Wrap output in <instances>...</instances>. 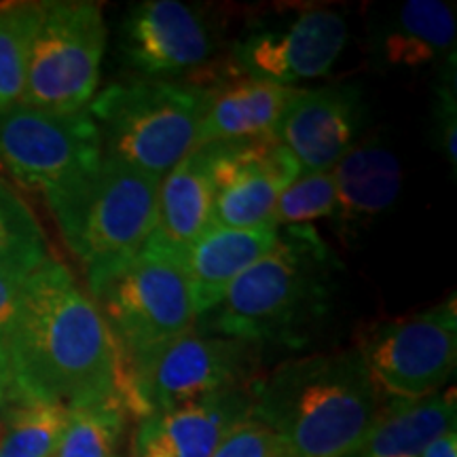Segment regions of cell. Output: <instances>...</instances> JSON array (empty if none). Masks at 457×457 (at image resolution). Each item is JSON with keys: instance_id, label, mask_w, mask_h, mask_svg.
<instances>
[{"instance_id": "4316f807", "label": "cell", "mask_w": 457, "mask_h": 457, "mask_svg": "<svg viewBox=\"0 0 457 457\" xmlns=\"http://www.w3.org/2000/svg\"><path fill=\"white\" fill-rule=\"evenodd\" d=\"M455 54L438 66V79L434 85L432 114H434V129H436V145L441 146L443 155L451 163V168H457V72H455Z\"/></svg>"}, {"instance_id": "e0dca14e", "label": "cell", "mask_w": 457, "mask_h": 457, "mask_svg": "<svg viewBox=\"0 0 457 457\" xmlns=\"http://www.w3.org/2000/svg\"><path fill=\"white\" fill-rule=\"evenodd\" d=\"M205 89L208 102L197 146L273 138L286 106L299 94V87H282L239 74L220 77Z\"/></svg>"}, {"instance_id": "5b68a950", "label": "cell", "mask_w": 457, "mask_h": 457, "mask_svg": "<svg viewBox=\"0 0 457 457\" xmlns=\"http://www.w3.org/2000/svg\"><path fill=\"white\" fill-rule=\"evenodd\" d=\"M157 193L155 176L104 155L89 179L47 205L66 245L94 276L145 248L157 225Z\"/></svg>"}, {"instance_id": "d4e9b609", "label": "cell", "mask_w": 457, "mask_h": 457, "mask_svg": "<svg viewBox=\"0 0 457 457\" xmlns=\"http://www.w3.org/2000/svg\"><path fill=\"white\" fill-rule=\"evenodd\" d=\"M68 407L54 403L15 404L3 413L0 457H54Z\"/></svg>"}, {"instance_id": "ffe728a7", "label": "cell", "mask_w": 457, "mask_h": 457, "mask_svg": "<svg viewBox=\"0 0 457 457\" xmlns=\"http://www.w3.org/2000/svg\"><path fill=\"white\" fill-rule=\"evenodd\" d=\"M278 231H250L212 225L202 237L171 254L185 271L202 318L222 299L227 288L271 250Z\"/></svg>"}, {"instance_id": "6da1fadb", "label": "cell", "mask_w": 457, "mask_h": 457, "mask_svg": "<svg viewBox=\"0 0 457 457\" xmlns=\"http://www.w3.org/2000/svg\"><path fill=\"white\" fill-rule=\"evenodd\" d=\"M125 358L104 318L54 256L26 279L9 345L15 404L121 398ZM123 400V398H121Z\"/></svg>"}, {"instance_id": "f1b7e54d", "label": "cell", "mask_w": 457, "mask_h": 457, "mask_svg": "<svg viewBox=\"0 0 457 457\" xmlns=\"http://www.w3.org/2000/svg\"><path fill=\"white\" fill-rule=\"evenodd\" d=\"M26 279L24 273H0V381L9 387V345Z\"/></svg>"}, {"instance_id": "8992f818", "label": "cell", "mask_w": 457, "mask_h": 457, "mask_svg": "<svg viewBox=\"0 0 457 457\" xmlns=\"http://www.w3.org/2000/svg\"><path fill=\"white\" fill-rule=\"evenodd\" d=\"M256 347L254 343L191 328L125 358V411L140 421L193 400L250 386L259 367Z\"/></svg>"}, {"instance_id": "7c38bea8", "label": "cell", "mask_w": 457, "mask_h": 457, "mask_svg": "<svg viewBox=\"0 0 457 457\" xmlns=\"http://www.w3.org/2000/svg\"><path fill=\"white\" fill-rule=\"evenodd\" d=\"M214 225L250 231H278L276 204L301 176L296 159L279 140L212 145Z\"/></svg>"}, {"instance_id": "277c9868", "label": "cell", "mask_w": 457, "mask_h": 457, "mask_svg": "<svg viewBox=\"0 0 457 457\" xmlns=\"http://www.w3.org/2000/svg\"><path fill=\"white\" fill-rule=\"evenodd\" d=\"M208 89L191 81L114 83L87 106L104 155L162 180L197 146Z\"/></svg>"}, {"instance_id": "2e32d148", "label": "cell", "mask_w": 457, "mask_h": 457, "mask_svg": "<svg viewBox=\"0 0 457 457\" xmlns=\"http://www.w3.org/2000/svg\"><path fill=\"white\" fill-rule=\"evenodd\" d=\"M455 4L445 0H407L381 15L373 26L370 51L386 71H415L455 54Z\"/></svg>"}, {"instance_id": "9c48e42d", "label": "cell", "mask_w": 457, "mask_h": 457, "mask_svg": "<svg viewBox=\"0 0 457 457\" xmlns=\"http://www.w3.org/2000/svg\"><path fill=\"white\" fill-rule=\"evenodd\" d=\"M106 37L100 3H43L20 104L54 112L85 111L98 89Z\"/></svg>"}, {"instance_id": "f546056e", "label": "cell", "mask_w": 457, "mask_h": 457, "mask_svg": "<svg viewBox=\"0 0 457 457\" xmlns=\"http://www.w3.org/2000/svg\"><path fill=\"white\" fill-rule=\"evenodd\" d=\"M421 457H457V434L449 430L428 445Z\"/></svg>"}, {"instance_id": "484cf974", "label": "cell", "mask_w": 457, "mask_h": 457, "mask_svg": "<svg viewBox=\"0 0 457 457\" xmlns=\"http://www.w3.org/2000/svg\"><path fill=\"white\" fill-rule=\"evenodd\" d=\"M335 180L330 171H301L296 180L284 188L276 204V228L310 227L312 222L333 219Z\"/></svg>"}, {"instance_id": "83f0119b", "label": "cell", "mask_w": 457, "mask_h": 457, "mask_svg": "<svg viewBox=\"0 0 457 457\" xmlns=\"http://www.w3.org/2000/svg\"><path fill=\"white\" fill-rule=\"evenodd\" d=\"M212 457H278V443L270 428L250 415L227 434Z\"/></svg>"}, {"instance_id": "cb8c5ba5", "label": "cell", "mask_w": 457, "mask_h": 457, "mask_svg": "<svg viewBox=\"0 0 457 457\" xmlns=\"http://www.w3.org/2000/svg\"><path fill=\"white\" fill-rule=\"evenodd\" d=\"M43 3H13L0 7V114L20 104L24 96L34 34Z\"/></svg>"}, {"instance_id": "d6986e66", "label": "cell", "mask_w": 457, "mask_h": 457, "mask_svg": "<svg viewBox=\"0 0 457 457\" xmlns=\"http://www.w3.org/2000/svg\"><path fill=\"white\" fill-rule=\"evenodd\" d=\"M330 176L337 197L333 219L345 236L387 212L403 187L398 157L381 140L356 142L330 170Z\"/></svg>"}, {"instance_id": "8fae6325", "label": "cell", "mask_w": 457, "mask_h": 457, "mask_svg": "<svg viewBox=\"0 0 457 457\" xmlns=\"http://www.w3.org/2000/svg\"><path fill=\"white\" fill-rule=\"evenodd\" d=\"M347 37L350 28L339 11L303 9L279 21L245 28L231 47V68L239 77L295 87L330 72Z\"/></svg>"}, {"instance_id": "ac0fdd59", "label": "cell", "mask_w": 457, "mask_h": 457, "mask_svg": "<svg viewBox=\"0 0 457 457\" xmlns=\"http://www.w3.org/2000/svg\"><path fill=\"white\" fill-rule=\"evenodd\" d=\"M212 145L195 146L159 180L157 225L148 242L180 253L214 225Z\"/></svg>"}, {"instance_id": "44dd1931", "label": "cell", "mask_w": 457, "mask_h": 457, "mask_svg": "<svg viewBox=\"0 0 457 457\" xmlns=\"http://www.w3.org/2000/svg\"><path fill=\"white\" fill-rule=\"evenodd\" d=\"M455 390L420 400H387L381 404L362 441L347 457H421L441 434L455 430Z\"/></svg>"}, {"instance_id": "603a6c76", "label": "cell", "mask_w": 457, "mask_h": 457, "mask_svg": "<svg viewBox=\"0 0 457 457\" xmlns=\"http://www.w3.org/2000/svg\"><path fill=\"white\" fill-rule=\"evenodd\" d=\"M51 259L47 237L24 199L0 180V273L30 276Z\"/></svg>"}, {"instance_id": "4fadbf2b", "label": "cell", "mask_w": 457, "mask_h": 457, "mask_svg": "<svg viewBox=\"0 0 457 457\" xmlns=\"http://www.w3.org/2000/svg\"><path fill=\"white\" fill-rule=\"evenodd\" d=\"M121 49L145 79L170 81L208 66L214 41L199 9L180 0H145L125 15Z\"/></svg>"}, {"instance_id": "52a82bcc", "label": "cell", "mask_w": 457, "mask_h": 457, "mask_svg": "<svg viewBox=\"0 0 457 457\" xmlns=\"http://www.w3.org/2000/svg\"><path fill=\"white\" fill-rule=\"evenodd\" d=\"M87 279L91 301L123 358L195 328L199 316L185 271L174 256L151 242L131 259Z\"/></svg>"}, {"instance_id": "5bb4252c", "label": "cell", "mask_w": 457, "mask_h": 457, "mask_svg": "<svg viewBox=\"0 0 457 457\" xmlns=\"http://www.w3.org/2000/svg\"><path fill=\"white\" fill-rule=\"evenodd\" d=\"M364 125L362 96L352 85L299 89L276 128L301 171H330L358 142Z\"/></svg>"}, {"instance_id": "30bf717a", "label": "cell", "mask_w": 457, "mask_h": 457, "mask_svg": "<svg viewBox=\"0 0 457 457\" xmlns=\"http://www.w3.org/2000/svg\"><path fill=\"white\" fill-rule=\"evenodd\" d=\"M356 350L379 392L396 400L434 396L455 373V296L415 316L377 324Z\"/></svg>"}, {"instance_id": "7a4b0ae2", "label": "cell", "mask_w": 457, "mask_h": 457, "mask_svg": "<svg viewBox=\"0 0 457 457\" xmlns=\"http://www.w3.org/2000/svg\"><path fill=\"white\" fill-rule=\"evenodd\" d=\"M253 398L278 457H347L384 404L358 350L288 360L253 381Z\"/></svg>"}, {"instance_id": "4dcf8cb0", "label": "cell", "mask_w": 457, "mask_h": 457, "mask_svg": "<svg viewBox=\"0 0 457 457\" xmlns=\"http://www.w3.org/2000/svg\"><path fill=\"white\" fill-rule=\"evenodd\" d=\"M11 407H15V403H13V396H11L9 387L4 386L3 381H0V415H3L4 411L11 409Z\"/></svg>"}, {"instance_id": "9a60e30c", "label": "cell", "mask_w": 457, "mask_h": 457, "mask_svg": "<svg viewBox=\"0 0 457 457\" xmlns=\"http://www.w3.org/2000/svg\"><path fill=\"white\" fill-rule=\"evenodd\" d=\"M253 384L180 404L138 421L131 457H212L225 436L253 415Z\"/></svg>"}, {"instance_id": "3957f363", "label": "cell", "mask_w": 457, "mask_h": 457, "mask_svg": "<svg viewBox=\"0 0 457 457\" xmlns=\"http://www.w3.org/2000/svg\"><path fill=\"white\" fill-rule=\"evenodd\" d=\"M341 270L335 250L310 227L278 228L271 250L204 313L212 335L299 347L328 318Z\"/></svg>"}, {"instance_id": "ba28073f", "label": "cell", "mask_w": 457, "mask_h": 457, "mask_svg": "<svg viewBox=\"0 0 457 457\" xmlns=\"http://www.w3.org/2000/svg\"><path fill=\"white\" fill-rule=\"evenodd\" d=\"M104 148L91 112L17 104L0 114V170L54 202L100 168Z\"/></svg>"}, {"instance_id": "7402d4cb", "label": "cell", "mask_w": 457, "mask_h": 457, "mask_svg": "<svg viewBox=\"0 0 457 457\" xmlns=\"http://www.w3.org/2000/svg\"><path fill=\"white\" fill-rule=\"evenodd\" d=\"M128 420L121 398L71 407L54 457H119Z\"/></svg>"}]
</instances>
